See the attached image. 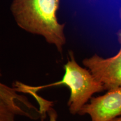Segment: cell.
I'll return each instance as SVG.
<instances>
[{"label":"cell","instance_id":"cell-1","mask_svg":"<svg viewBox=\"0 0 121 121\" xmlns=\"http://www.w3.org/2000/svg\"><path fill=\"white\" fill-rule=\"evenodd\" d=\"M60 0H13L10 10L22 30L41 36L62 53L66 44L65 24L59 22L57 12Z\"/></svg>","mask_w":121,"mask_h":121},{"label":"cell","instance_id":"cell-2","mask_svg":"<svg viewBox=\"0 0 121 121\" xmlns=\"http://www.w3.org/2000/svg\"><path fill=\"white\" fill-rule=\"evenodd\" d=\"M69 59L65 65V73L61 80L52 84L39 86H31L16 81L13 87L17 92L33 95L42 89L56 86L65 85L70 90L67 105L70 113L75 115L88 103L95 94L105 90L104 86L94 76L90 71L78 64L72 51L69 52Z\"/></svg>","mask_w":121,"mask_h":121},{"label":"cell","instance_id":"cell-3","mask_svg":"<svg viewBox=\"0 0 121 121\" xmlns=\"http://www.w3.org/2000/svg\"><path fill=\"white\" fill-rule=\"evenodd\" d=\"M117 37L120 49L116 55L104 58L95 54L82 61L107 90L121 87V29L117 31Z\"/></svg>","mask_w":121,"mask_h":121},{"label":"cell","instance_id":"cell-4","mask_svg":"<svg viewBox=\"0 0 121 121\" xmlns=\"http://www.w3.org/2000/svg\"><path fill=\"white\" fill-rule=\"evenodd\" d=\"M78 114L88 115L91 121H113L121 117V87L93 97Z\"/></svg>","mask_w":121,"mask_h":121},{"label":"cell","instance_id":"cell-5","mask_svg":"<svg viewBox=\"0 0 121 121\" xmlns=\"http://www.w3.org/2000/svg\"><path fill=\"white\" fill-rule=\"evenodd\" d=\"M17 93L13 87L9 86L0 82V96L14 110L17 116H24L35 119L36 118L34 115L28 110H25L24 108H26L29 110H35L40 113L39 110H38L25 96Z\"/></svg>","mask_w":121,"mask_h":121},{"label":"cell","instance_id":"cell-6","mask_svg":"<svg viewBox=\"0 0 121 121\" xmlns=\"http://www.w3.org/2000/svg\"><path fill=\"white\" fill-rule=\"evenodd\" d=\"M14 110L0 96V121H15Z\"/></svg>","mask_w":121,"mask_h":121},{"label":"cell","instance_id":"cell-7","mask_svg":"<svg viewBox=\"0 0 121 121\" xmlns=\"http://www.w3.org/2000/svg\"><path fill=\"white\" fill-rule=\"evenodd\" d=\"M47 113H48L49 116V121H57L58 115L56 110L54 108H53L52 107L50 108Z\"/></svg>","mask_w":121,"mask_h":121},{"label":"cell","instance_id":"cell-8","mask_svg":"<svg viewBox=\"0 0 121 121\" xmlns=\"http://www.w3.org/2000/svg\"><path fill=\"white\" fill-rule=\"evenodd\" d=\"M119 18H120L121 20V6L120 7V8L119 9Z\"/></svg>","mask_w":121,"mask_h":121},{"label":"cell","instance_id":"cell-9","mask_svg":"<svg viewBox=\"0 0 121 121\" xmlns=\"http://www.w3.org/2000/svg\"><path fill=\"white\" fill-rule=\"evenodd\" d=\"M1 76H2V73H1V69H0V78L1 77Z\"/></svg>","mask_w":121,"mask_h":121}]
</instances>
